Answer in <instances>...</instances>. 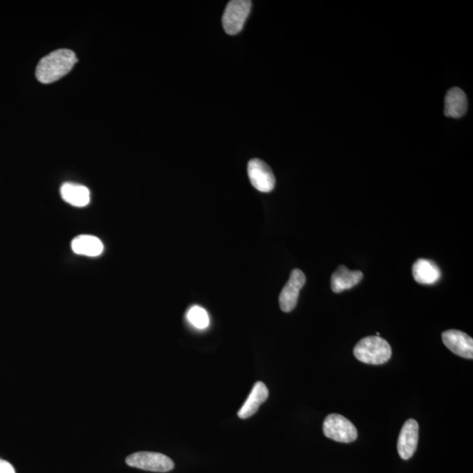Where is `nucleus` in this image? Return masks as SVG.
Segmentation results:
<instances>
[{
	"mask_svg": "<svg viewBox=\"0 0 473 473\" xmlns=\"http://www.w3.org/2000/svg\"><path fill=\"white\" fill-rule=\"evenodd\" d=\"M0 473H16L13 466L9 462L0 459Z\"/></svg>",
	"mask_w": 473,
	"mask_h": 473,
	"instance_id": "nucleus-17",
	"label": "nucleus"
},
{
	"mask_svg": "<svg viewBox=\"0 0 473 473\" xmlns=\"http://www.w3.org/2000/svg\"><path fill=\"white\" fill-rule=\"evenodd\" d=\"M248 177L253 186L263 193H269L276 186V177L272 170L260 159L250 160L248 167Z\"/></svg>",
	"mask_w": 473,
	"mask_h": 473,
	"instance_id": "nucleus-7",
	"label": "nucleus"
},
{
	"mask_svg": "<svg viewBox=\"0 0 473 473\" xmlns=\"http://www.w3.org/2000/svg\"><path fill=\"white\" fill-rule=\"evenodd\" d=\"M363 276L361 271L349 270L345 266H339L331 276V290L334 293H341L352 289L361 282Z\"/></svg>",
	"mask_w": 473,
	"mask_h": 473,
	"instance_id": "nucleus-10",
	"label": "nucleus"
},
{
	"mask_svg": "<svg viewBox=\"0 0 473 473\" xmlns=\"http://www.w3.org/2000/svg\"><path fill=\"white\" fill-rule=\"evenodd\" d=\"M60 191L63 200L73 207H84L90 203V190L84 185L65 183L61 185Z\"/></svg>",
	"mask_w": 473,
	"mask_h": 473,
	"instance_id": "nucleus-14",
	"label": "nucleus"
},
{
	"mask_svg": "<svg viewBox=\"0 0 473 473\" xmlns=\"http://www.w3.org/2000/svg\"><path fill=\"white\" fill-rule=\"evenodd\" d=\"M323 430L324 436L339 443H352L358 437L354 424L341 414H331L325 418Z\"/></svg>",
	"mask_w": 473,
	"mask_h": 473,
	"instance_id": "nucleus-3",
	"label": "nucleus"
},
{
	"mask_svg": "<svg viewBox=\"0 0 473 473\" xmlns=\"http://www.w3.org/2000/svg\"><path fill=\"white\" fill-rule=\"evenodd\" d=\"M71 248L77 255L97 257L104 251V245L97 236L79 235L72 241Z\"/></svg>",
	"mask_w": 473,
	"mask_h": 473,
	"instance_id": "nucleus-15",
	"label": "nucleus"
},
{
	"mask_svg": "<svg viewBox=\"0 0 473 473\" xmlns=\"http://www.w3.org/2000/svg\"><path fill=\"white\" fill-rule=\"evenodd\" d=\"M269 389L263 382H257L253 386L252 392L250 393L248 400L238 412L241 419H248L255 414L260 409V405L269 398Z\"/></svg>",
	"mask_w": 473,
	"mask_h": 473,
	"instance_id": "nucleus-12",
	"label": "nucleus"
},
{
	"mask_svg": "<svg viewBox=\"0 0 473 473\" xmlns=\"http://www.w3.org/2000/svg\"><path fill=\"white\" fill-rule=\"evenodd\" d=\"M418 440H419V425L416 420H407L400 432L397 444L400 457L404 460L412 458L417 449Z\"/></svg>",
	"mask_w": 473,
	"mask_h": 473,
	"instance_id": "nucleus-8",
	"label": "nucleus"
},
{
	"mask_svg": "<svg viewBox=\"0 0 473 473\" xmlns=\"http://www.w3.org/2000/svg\"><path fill=\"white\" fill-rule=\"evenodd\" d=\"M468 100L464 91L459 88H452L445 98L444 113L450 118L458 119L467 112Z\"/></svg>",
	"mask_w": 473,
	"mask_h": 473,
	"instance_id": "nucleus-13",
	"label": "nucleus"
},
{
	"mask_svg": "<svg viewBox=\"0 0 473 473\" xmlns=\"http://www.w3.org/2000/svg\"><path fill=\"white\" fill-rule=\"evenodd\" d=\"M412 273L416 282L423 285H433L441 278V270L430 260L419 259L414 263Z\"/></svg>",
	"mask_w": 473,
	"mask_h": 473,
	"instance_id": "nucleus-11",
	"label": "nucleus"
},
{
	"mask_svg": "<svg viewBox=\"0 0 473 473\" xmlns=\"http://www.w3.org/2000/svg\"><path fill=\"white\" fill-rule=\"evenodd\" d=\"M251 8L252 2L248 0L230 1L222 19L225 33L230 36H235L241 32L251 13Z\"/></svg>",
	"mask_w": 473,
	"mask_h": 473,
	"instance_id": "nucleus-4",
	"label": "nucleus"
},
{
	"mask_svg": "<svg viewBox=\"0 0 473 473\" xmlns=\"http://www.w3.org/2000/svg\"><path fill=\"white\" fill-rule=\"evenodd\" d=\"M306 283V277L303 271L294 269L286 285L284 286L279 297L280 310L286 313L292 311L296 307L300 291Z\"/></svg>",
	"mask_w": 473,
	"mask_h": 473,
	"instance_id": "nucleus-6",
	"label": "nucleus"
},
{
	"mask_svg": "<svg viewBox=\"0 0 473 473\" xmlns=\"http://www.w3.org/2000/svg\"><path fill=\"white\" fill-rule=\"evenodd\" d=\"M187 318L195 328L200 329V330H204L210 325V317H209L207 311L200 306L191 307L188 311Z\"/></svg>",
	"mask_w": 473,
	"mask_h": 473,
	"instance_id": "nucleus-16",
	"label": "nucleus"
},
{
	"mask_svg": "<svg viewBox=\"0 0 473 473\" xmlns=\"http://www.w3.org/2000/svg\"><path fill=\"white\" fill-rule=\"evenodd\" d=\"M442 339L445 346L456 355L465 359H473L472 338L465 332L457 330L446 331L442 334Z\"/></svg>",
	"mask_w": 473,
	"mask_h": 473,
	"instance_id": "nucleus-9",
	"label": "nucleus"
},
{
	"mask_svg": "<svg viewBox=\"0 0 473 473\" xmlns=\"http://www.w3.org/2000/svg\"><path fill=\"white\" fill-rule=\"evenodd\" d=\"M77 60L72 50L63 49L54 51L38 63L36 77L43 84L54 83L66 75L77 63Z\"/></svg>",
	"mask_w": 473,
	"mask_h": 473,
	"instance_id": "nucleus-1",
	"label": "nucleus"
},
{
	"mask_svg": "<svg viewBox=\"0 0 473 473\" xmlns=\"http://www.w3.org/2000/svg\"><path fill=\"white\" fill-rule=\"evenodd\" d=\"M359 361L368 365H383L391 359L392 348L389 342L378 336L361 339L353 350Z\"/></svg>",
	"mask_w": 473,
	"mask_h": 473,
	"instance_id": "nucleus-2",
	"label": "nucleus"
},
{
	"mask_svg": "<svg viewBox=\"0 0 473 473\" xmlns=\"http://www.w3.org/2000/svg\"><path fill=\"white\" fill-rule=\"evenodd\" d=\"M126 464L131 467L156 472H170L174 467L172 459L157 452L140 451L128 456Z\"/></svg>",
	"mask_w": 473,
	"mask_h": 473,
	"instance_id": "nucleus-5",
	"label": "nucleus"
}]
</instances>
